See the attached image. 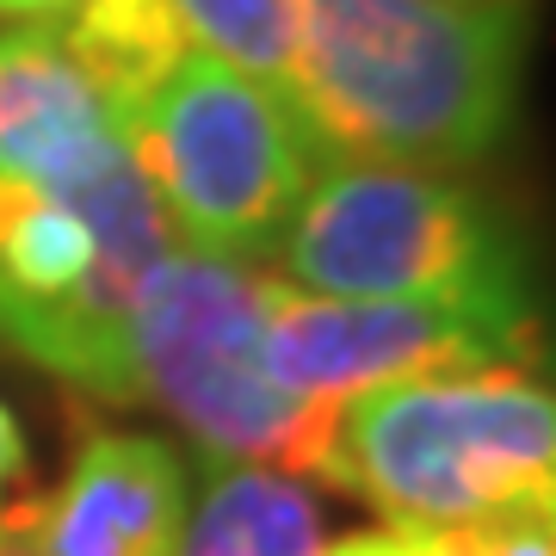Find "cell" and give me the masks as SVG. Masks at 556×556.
Masks as SVG:
<instances>
[{
	"label": "cell",
	"mask_w": 556,
	"mask_h": 556,
	"mask_svg": "<svg viewBox=\"0 0 556 556\" xmlns=\"http://www.w3.org/2000/svg\"><path fill=\"white\" fill-rule=\"evenodd\" d=\"M526 13H464L445 0H298V62L285 100L340 161L470 167L519 112Z\"/></svg>",
	"instance_id": "1"
},
{
	"label": "cell",
	"mask_w": 556,
	"mask_h": 556,
	"mask_svg": "<svg viewBox=\"0 0 556 556\" xmlns=\"http://www.w3.org/2000/svg\"><path fill=\"white\" fill-rule=\"evenodd\" d=\"M334 489L390 526L445 532L507 514H551L556 402L526 365L408 378L340 402Z\"/></svg>",
	"instance_id": "2"
},
{
	"label": "cell",
	"mask_w": 556,
	"mask_h": 556,
	"mask_svg": "<svg viewBox=\"0 0 556 556\" xmlns=\"http://www.w3.org/2000/svg\"><path fill=\"white\" fill-rule=\"evenodd\" d=\"M260 291L254 266L174 248L124 334V402L174 415L204 457L334 482L340 402L291 396L266 378Z\"/></svg>",
	"instance_id": "3"
},
{
	"label": "cell",
	"mask_w": 556,
	"mask_h": 556,
	"mask_svg": "<svg viewBox=\"0 0 556 556\" xmlns=\"http://www.w3.org/2000/svg\"><path fill=\"white\" fill-rule=\"evenodd\" d=\"M167 254L174 229L130 155L68 199L0 174V340L124 402V334Z\"/></svg>",
	"instance_id": "4"
},
{
	"label": "cell",
	"mask_w": 556,
	"mask_h": 556,
	"mask_svg": "<svg viewBox=\"0 0 556 556\" xmlns=\"http://www.w3.org/2000/svg\"><path fill=\"white\" fill-rule=\"evenodd\" d=\"M112 130L155 192L174 241L241 266L285 241L316 174V137L298 105L199 50Z\"/></svg>",
	"instance_id": "5"
},
{
	"label": "cell",
	"mask_w": 556,
	"mask_h": 556,
	"mask_svg": "<svg viewBox=\"0 0 556 556\" xmlns=\"http://www.w3.org/2000/svg\"><path fill=\"white\" fill-rule=\"evenodd\" d=\"M291 291L309 298L532 303L519 241L457 179L396 161H328L285 229Z\"/></svg>",
	"instance_id": "6"
},
{
	"label": "cell",
	"mask_w": 556,
	"mask_h": 556,
	"mask_svg": "<svg viewBox=\"0 0 556 556\" xmlns=\"http://www.w3.org/2000/svg\"><path fill=\"white\" fill-rule=\"evenodd\" d=\"M538 340L532 303H427V298H309L266 278L260 365L278 390L353 402L408 378H457L526 365Z\"/></svg>",
	"instance_id": "7"
},
{
	"label": "cell",
	"mask_w": 556,
	"mask_h": 556,
	"mask_svg": "<svg viewBox=\"0 0 556 556\" xmlns=\"http://www.w3.org/2000/svg\"><path fill=\"white\" fill-rule=\"evenodd\" d=\"M186 457L149 433H87L50 501L31 507L38 556H174L186 519Z\"/></svg>",
	"instance_id": "8"
},
{
	"label": "cell",
	"mask_w": 556,
	"mask_h": 556,
	"mask_svg": "<svg viewBox=\"0 0 556 556\" xmlns=\"http://www.w3.org/2000/svg\"><path fill=\"white\" fill-rule=\"evenodd\" d=\"M118 155V130L87 75L68 62L56 25L25 20L0 31V174L68 199Z\"/></svg>",
	"instance_id": "9"
},
{
	"label": "cell",
	"mask_w": 556,
	"mask_h": 556,
	"mask_svg": "<svg viewBox=\"0 0 556 556\" xmlns=\"http://www.w3.org/2000/svg\"><path fill=\"white\" fill-rule=\"evenodd\" d=\"M174 556H321V507L285 470L204 457Z\"/></svg>",
	"instance_id": "10"
},
{
	"label": "cell",
	"mask_w": 556,
	"mask_h": 556,
	"mask_svg": "<svg viewBox=\"0 0 556 556\" xmlns=\"http://www.w3.org/2000/svg\"><path fill=\"white\" fill-rule=\"evenodd\" d=\"M56 38L68 62L87 75V87L100 93L112 124L192 56V38L167 0H75V13L56 25Z\"/></svg>",
	"instance_id": "11"
},
{
	"label": "cell",
	"mask_w": 556,
	"mask_h": 556,
	"mask_svg": "<svg viewBox=\"0 0 556 556\" xmlns=\"http://www.w3.org/2000/svg\"><path fill=\"white\" fill-rule=\"evenodd\" d=\"M199 56L229 62L266 87H291L298 62V0H167Z\"/></svg>",
	"instance_id": "12"
},
{
	"label": "cell",
	"mask_w": 556,
	"mask_h": 556,
	"mask_svg": "<svg viewBox=\"0 0 556 556\" xmlns=\"http://www.w3.org/2000/svg\"><path fill=\"white\" fill-rule=\"evenodd\" d=\"M408 538L420 544V556H556L551 514H507V519H482V526H445V532H408Z\"/></svg>",
	"instance_id": "13"
},
{
	"label": "cell",
	"mask_w": 556,
	"mask_h": 556,
	"mask_svg": "<svg viewBox=\"0 0 556 556\" xmlns=\"http://www.w3.org/2000/svg\"><path fill=\"white\" fill-rule=\"evenodd\" d=\"M31 452H25V427L13 420V408L0 402V526L31 514Z\"/></svg>",
	"instance_id": "14"
},
{
	"label": "cell",
	"mask_w": 556,
	"mask_h": 556,
	"mask_svg": "<svg viewBox=\"0 0 556 556\" xmlns=\"http://www.w3.org/2000/svg\"><path fill=\"white\" fill-rule=\"evenodd\" d=\"M321 556H420V544L402 526H383V532H353L340 544H321Z\"/></svg>",
	"instance_id": "15"
},
{
	"label": "cell",
	"mask_w": 556,
	"mask_h": 556,
	"mask_svg": "<svg viewBox=\"0 0 556 556\" xmlns=\"http://www.w3.org/2000/svg\"><path fill=\"white\" fill-rule=\"evenodd\" d=\"M0 556H38L31 551V514H20V519L0 526Z\"/></svg>",
	"instance_id": "16"
},
{
	"label": "cell",
	"mask_w": 556,
	"mask_h": 556,
	"mask_svg": "<svg viewBox=\"0 0 556 556\" xmlns=\"http://www.w3.org/2000/svg\"><path fill=\"white\" fill-rule=\"evenodd\" d=\"M75 0H0V20H43V13H62Z\"/></svg>",
	"instance_id": "17"
},
{
	"label": "cell",
	"mask_w": 556,
	"mask_h": 556,
	"mask_svg": "<svg viewBox=\"0 0 556 556\" xmlns=\"http://www.w3.org/2000/svg\"><path fill=\"white\" fill-rule=\"evenodd\" d=\"M445 7H464V13H526V0H445Z\"/></svg>",
	"instance_id": "18"
}]
</instances>
